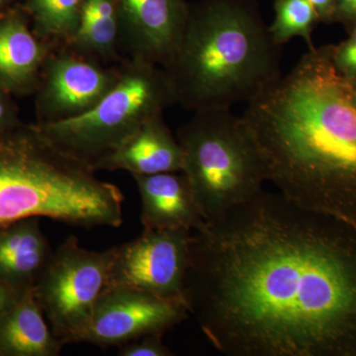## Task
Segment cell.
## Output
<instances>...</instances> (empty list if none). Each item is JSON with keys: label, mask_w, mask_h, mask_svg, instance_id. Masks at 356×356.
I'll list each match as a JSON object with an SVG mask.
<instances>
[{"label": "cell", "mask_w": 356, "mask_h": 356, "mask_svg": "<svg viewBox=\"0 0 356 356\" xmlns=\"http://www.w3.org/2000/svg\"><path fill=\"white\" fill-rule=\"evenodd\" d=\"M184 299L226 355H356V228L262 189L192 232Z\"/></svg>", "instance_id": "cell-1"}, {"label": "cell", "mask_w": 356, "mask_h": 356, "mask_svg": "<svg viewBox=\"0 0 356 356\" xmlns=\"http://www.w3.org/2000/svg\"><path fill=\"white\" fill-rule=\"evenodd\" d=\"M334 49H309L241 118L281 195L356 228L355 81L337 69Z\"/></svg>", "instance_id": "cell-2"}, {"label": "cell", "mask_w": 356, "mask_h": 356, "mask_svg": "<svg viewBox=\"0 0 356 356\" xmlns=\"http://www.w3.org/2000/svg\"><path fill=\"white\" fill-rule=\"evenodd\" d=\"M282 46L252 0H204L163 67L175 102L194 111L250 102L281 74Z\"/></svg>", "instance_id": "cell-3"}, {"label": "cell", "mask_w": 356, "mask_h": 356, "mask_svg": "<svg viewBox=\"0 0 356 356\" xmlns=\"http://www.w3.org/2000/svg\"><path fill=\"white\" fill-rule=\"evenodd\" d=\"M95 172L53 146L36 126L0 136V229L34 217L118 228L123 194Z\"/></svg>", "instance_id": "cell-4"}, {"label": "cell", "mask_w": 356, "mask_h": 356, "mask_svg": "<svg viewBox=\"0 0 356 356\" xmlns=\"http://www.w3.org/2000/svg\"><path fill=\"white\" fill-rule=\"evenodd\" d=\"M186 175L205 222L254 197L266 181L242 118L231 109L196 111L178 130Z\"/></svg>", "instance_id": "cell-5"}, {"label": "cell", "mask_w": 356, "mask_h": 356, "mask_svg": "<svg viewBox=\"0 0 356 356\" xmlns=\"http://www.w3.org/2000/svg\"><path fill=\"white\" fill-rule=\"evenodd\" d=\"M175 103L165 70L133 58L113 88L95 106L74 116L35 126L53 146L93 170L145 122Z\"/></svg>", "instance_id": "cell-6"}, {"label": "cell", "mask_w": 356, "mask_h": 356, "mask_svg": "<svg viewBox=\"0 0 356 356\" xmlns=\"http://www.w3.org/2000/svg\"><path fill=\"white\" fill-rule=\"evenodd\" d=\"M114 248L93 252L69 236L53 252L34 287L54 334L62 343H79L108 283Z\"/></svg>", "instance_id": "cell-7"}, {"label": "cell", "mask_w": 356, "mask_h": 356, "mask_svg": "<svg viewBox=\"0 0 356 356\" xmlns=\"http://www.w3.org/2000/svg\"><path fill=\"white\" fill-rule=\"evenodd\" d=\"M192 232L147 229L114 248L107 287L124 286L165 299L184 300Z\"/></svg>", "instance_id": "cell-8"}, {"label": "cell", "mask_w": 356, "mask_h": 356, "mask_svg": "<svg viewBox=\"0 0 356 356\" xmlns=\"http://www.w3.org/2000/svg\"><path fill=\"white\" fill-rule=\"evenodd\" d=\"M188 315L184 300L161 298L129 287H106L79 343L120 346L147 334H165Z\"/></svg>", "instance_id": "cell-9"}, {"label": "cell", "mask_w": 356, "mask_h": 356, "mask_svg": "<svg viewBox=\"0 0 356 356\" xmlns=\"http://www.w3.org/2000/svg\"><path fill=\"white\" fill-rule=\"evenodd\" d=\"M123 40L133 58L163 67L179 48L191 6L186 0H115Z\"/></svg>", "instance_id": "cell-10"}, {"label": "cell", "mask_w": 356, "mask_h": 356, "mask_svg": "<svg viewBox=\"0 0 356 356\" xmlns=\"http://www.w3.org/2000/svg\"><path fill=\"white\" fill-rule=\"evenodd\" d=\"M118 76L74 56H58L46 69L38 96L40 123L74 116L90 109L113 88Z\"/></svg>", "instance_id": "cell-11"}, {"label": "cell", "mask_w": 356, "mask_h": 356, "mask_svg": "<svg viewBox=\"0 0 356 356\" xmlns=\"http://www.w3.org/2000/svg\"><path fill=\"white\" fill-rule=\"evenodd\" d=\"M184 156L177 139L156 115L143 124L130 139L98 161L93 170H126L132 175L182 172Z\"/></svg>", "instance_id": "cell-12"}, {"label": "cell", "mask_w": 356, "mask_h": 356, "mask_svg": "<svg viewBox=\"0 0 356 356\" xmlns=\"http://www.w3.org/2000/svg\"><path fill=\"white\" fill-rule=\"evenodd\" d=\"M140 200L142 221L147 229H186L198 231L205 225L184 172L133 175Z\"/></svg>", "instance_id": "cell-13"}, {"label": "cell", "mask_w": 356, "mask_h": 356, "mask_svg": "<svg viewBox=\"0 0 356 356\" xmlns=\"http://www.w3.org/2000/svg\"><path fill=\"white\" fill-rule=\"evenodd\" d=\"M39 219L27 218L0 229V282L19 292L35 287L53 255Z\"/></svg>", "instance_id": "cell-14"}, {"label": "cell", "mask_w": 356, "mask_h": 356, "mask_svg": "<svg viewBox=\"0 0 356 356\" xmlns=\"http://www.w3.org/2000/svg\"><path fill=\"white\" fill-rule=\"evenodd\" d=\"M63 346L44 318L34 288L21 293L0 316V356H57Z\"/></svg>", "instance_id": "cell-15"}, {"label": "cell", "mask_w": 356, "mask_h": 356, "mask_svg": "<svg viewBox=\"0 0 356 356\" xmlns=\"http://www.w3.org/2000/svg\"><path fill=\"white\" fill-rule=\"evenodd\" d=\"M46 57V49L22 16L0 17V89L21 91L31 86Z\"/></svg>", "instance_id": "cell-16"}, {"label": "cell", "mask_w": 356, "mask_h": 356, "mask_svg": "<svg viewBox=\"0 0 356 356\" xmlns=\"http://www.w3.org/2000/svg\"><path fill=\"white\" fill-rule=\"evenodd\" d=\"M120 40L115 0H84L81 20L70 41L86 53L110 54Z\"/></svg>", "instance_id": "cell-17"}, {"label": "cell", "mask_w": 356, "mask_h": 356, "mask_svg": "<svg viewBox=\"0 0 356 356\" xmlns=\"http://www.w3.org/2000/svg\"><path fill=\"white\" fill-rule=\"evenodd\" d=\"M275 17L269 32L276 44L282 46L295 37L305 40L309 49L314 48L312 33L321 22L308 0H274Z\"/></svg>", "instance_id": "cell-18"}, {"label": "cell", "mask_w": 356, "mask_h": 356, "mask_svg": "<svg viewBox=\"0 0 356 356\" xmlns=\"http://www.w3.org/2000/svg\"><path fill=\"white\" fill-rule=\"evenodd\" d=\"M84 0H30L37 32L54 39L72 40L81 20Z\"/></svg>", "instance_id": "cell-19"}, {"label": "cell", "mask_w": 356, "mask_h": 356, "mask_svg": "<svg viewBox=\"0 0 356 356\" xmlns=\"http://www.w3.org/2000/svg\"><path fill=\"white\" fill-rule=\"evenodd\" d=\"M163 334H152L119 346L120 356H172V351L163 343Z\"/></svg>", "instance_id": "cell-20"}, {"label": "cell", "mask_w": 356, "mask_h": 356, "mask_svg": "<svg viewBox=\"0 0 356 356\" xmlns=\"http://www.w3.org/2000/svg\"><path fill=\"white\" fill-rule=\"evenodd\" d=\"M334 60L339 72L351 81H356V29L350 33L348 41L334 47Z\"/></svg>", "instance_id": "cell-21"}, {"label": "cell", "mask_w": 356, "mask_h": 356, "mask_svg": "<svg viewBox=\"0 0 356 356\" xmlns=\"http://www.w3.org/2000/svg\"><path fill=\"white\" fill-rule=\"evenodd\" d=\"M18 126L19 124L16 119L13 102L6 95V91L0 89V136L10 132Z\"/></svg>", "instance_id": "cell-22"}, {"label": "cell", "mask_w": 356, "mask_h": 356, "mask_svg": "<svg viewBox=\"0 0 356 356\" xmlns=\"http://www.w3.org/2000/svg\"><path fill=\"white\" fill-rule=\"evenodd\" d=\"M332 21L343 23L350 33L356 29V0H337Z\"/></svg>", "instance_id": "cell-23"}, {"label": "cell", "mask_w": 356, "mask_h": 356, "mask_svg": "<svg viewBox=\"0 0 356 356\" xmlns=\"http://www.w3.org/2000/svg\"><path fill=\"white\" fill-rule=\"evenodd\" d=\"M317 13L321 22H332L337 0H308Z\"/></svg>", "instance_id": "cell-24"}, {"label": "cell", "mask_w": 356, "mask_h": 356, "mask_svg": "<svg viewBox=\"0 0 356 356\" xmlns=\"http://www.w3.org/2000/svg\"><path fill=\"white\" fill-rule=\"evenodd\" d=\"M22 292L0 282V316L13 305Z\"/></svg>", "instance_id": "cell-25"}, {"label": "cell", "mask_w": 356, "mask_h": 356, "mask_svg": "<svg viewBox=\"0 0 356 356\" xmlns=\"http://www.w3.org/2000/svg\"><path fill=\"white\" fill-rule=\"evenodd\" d=\"M9 1H10V0H0V8L6 6V4L8 3Z\"/></svg>", "instance_id": "cell-26"}, {"label": "cell", "mask_w": 356, "mask_h": 356, "mask_svg": "<svg viewBox=\"0 0 356 356\" xmlns=\"http://www.w3.org/2000/svg\"><path fill=\"white\" fill-rule=\"evenodd\" d=\"M353 96L356 97V81H353Z\"/></svg>", "instance_id": "cell-27"}, {"label": "cell", "mask_w": 356, "mask_h": 356, "mask_svg": "<svg viewBox=\"0 0 356 356\" xmlns=\"http://www.w3.org/2000/svg\"><path fill=\"white\" fill-rule=\"evenodd\" d=\"M353 100H355V105H356V97H355V96H353Z\"/></svg>", "instance_id": "cell-28"}]
</instances>
